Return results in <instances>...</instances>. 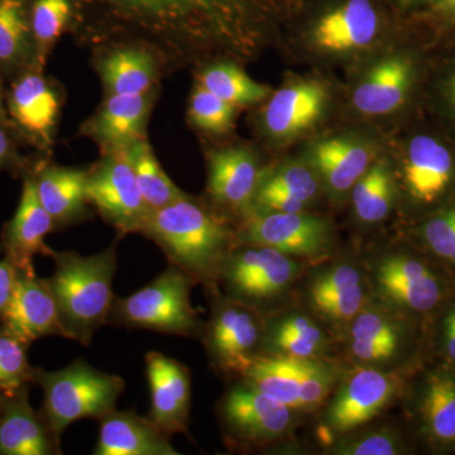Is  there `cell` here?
I'll return each instance as SVG.
<instances>
[{"instance_id":"1","label":"cell","mask_w":455,"mask_h":455,"mask_svg":"<svg viewBox=\"0 0 455 455\" xmlns=\"http://www.w3.org/2000/svg\"><path fill=\"white\" fill-rule=\"evenodd\" d=\"M161 38L172 55L250 60L286 20L281 0H104Z\"/></svg>"},{"instance_id":"2","label":"cell","mask_w":455,"mask_h":455,"mask_svg":"<svg viewBox=\"0 0 455 455\" xmlns=\"http://www.w3.org/2000/svg\"><path fill=\"white\" fill-rule=\"evenodd\" d=\"M390 0H316L287 29L293 53L347 71L400 40Z\"/></svg>"},{"instance_id":"3","label":"cell","mask_w":455,"mask_h":455,"mask_svg":"<svg viewBox=\"0 0 455 455\" xmlns=\"http://www.w3.org/2000/svg\"><path fill=\"white\" fill-rule=\"evenodd\" d=\"M175 266L212 295L220 289L224 263L239 243L236 229L218 212L185 196L152 212L140 230Z\"/></svg>"},{"instance_id":"4","label":"cell","mask_w":455,"mask_h":455,"mask_svg":"<svg viewBox=\"0 0 455 455\" xmlns=\"http://www.w3.org/2000/svg\"><path fill=\"white\" fill-rule=\"evenodd\" d=\"M51 259L55 271L46 281L55 298L66 339L89 346L99 329L109 324L116 299V244L92 256L53 251Z\"/></svg>"},{"instance_id":"5","label":"cell","mask_w":455,"mask_h":455,"mask_svg":"<svg viewBox=\"0 0 455 455\" xmlns=\"http://www.w3.org/2000/svg\"><path fill=\"white\" fill-rule=\"evenodd\" d=\"M347 107L355 118L387 121L405 113L425 79L423 56L400 40L348 71Z\"/></svg>"},{"instance_id":"6","label":"cell","mask_w":455,"mask_h":455,"mask_svg":"<svg viewBox=\"0 0 455 455\" xmlns=\"http://www.w3.org/2000/svg\"><path fill=\"white\" fill-rule=\"evenodd\" d=\"M398 204L415 211L435 208L455 188V143L439 132L411 131L388 145Z\"/></svg>"},{"instance_id":"7","label":"cell","mask_w":455,"mask_h":455,"mask_svg":"<svg viewBox=\"0 0 455 455\" xmlns=\"http://www.w3.org/2000/svg\"><path fill=\"white\" fill-rule=\"evenodd\" d=\"M33 382L44 390L42 416L59 439L68 425L100 420L116 410L125 386L122 377L99 371L83 358L53 372L35 368Z\"/></svg>"},{"instance_id":"8","label":"cell","mask_w":455,"mask_h":455,"mask_svg":"<svg viewBox=\"0 0 455 455\" xmlns=\"http://www.w3.org/2000/svg\"><path fill=\"white\" fill-rule=\"evenodd\" d=\"M196 281L170 265L163 274L127 298L114 299L109 324L158 333L197 337L204 323L191 304Z\"/></svg>"},{"instance_id":"9","label":"cell","mask_w":455,"mask_h":455,"mask_svg":"<svg viewBox=\"0 0 455 455\" xmlns=\"http://www.w3.org/2000/svg\"><path fill=\"white\" fill-rule=\"evenodd\" d=\"M334 84L319 75H293L272 90L259 112V130L274 147L310 139L334 112Z\"/></svg>"},{"instance_id":"10","label":"cell","mask_w":455,"mask_h":455,"mask_svg":"<svg viewBox=\"0 0 455 455\" xmlns=\"http://www.w3.org/2000/svg\"><path fill=\"white\" fill-rule=\"evenodd\" d=\"M355 366L340 374L324 403L322 436H328V445L379 418L403 391V377L398 371Z\"/></svg>"},{"instance_id":"11","label":"cell","mask_w":455,"mask_h":455,"mask_svg":"<svg viewBox=\"0 0 455 455\" xmlns=\"http://www.w3.org/2000/svg\"><path fill=\"white\" fill-rule=\"evenodd\" d=\"M339 368L326 359L259 355L239 379L299 414L322 409L339 381Z\"/></svg>"},{"instance_id":"12","label":"cell","mask_w":455,"mask_h":455,"mask_svg":"<svg viewBox=\"0 0 455 455\" xmlns=\"http://www.w3.org/2000/svg\"><path fill=\"white\" fill-rule=\"evenodd\" d=\"M302 267V259L274 248L238 243L224 263L220 286L229 298L262 311L289 292Z\"/></svg>"},{"instance_id":"13","label":"cell","mask_w":455,"mask_h":455,"mask_svg":"<svg viewBox=\"0 0 455 455\" xmlns=\"http://www.w3.org/2000/svg\"><path fill=\"white\" fill-rule=\"evenodd\" d=\"M386 142L373 132L346 130L314 134L301 157L315 170L324 196L331 203L349 199L358 180L385 152Z\"/></svg>"},{"instance_id":"14","label":"cell","mask_w":455,"mask_h":455,"mask_svg":"<svg viewBox=\"0 0 455 455\" xmlns=\"http://www.w3.org/2000/svg\"><path fill=\"white\" fill-rule=\"evenodd\" d=\"M228 388L218 405L224 435L239 448L265 447L289 436L299 412L243 379Z\"/></svg>"},{"instance_id":"15","label":"cell","mask_w":455,"mask_h":455,"mask_svg":"<svg viewBox=\"0 0 455 455\" xmlns=\"http://www.w3.org/2000/svg\"><path fill=\"white\" fill-rule=\"evenodd\" d=\"M211 320L204 324L203 340L212 366L241 377L260 355L266 316L262 311L214 293Z\"/></svg>"},{"instance_id":"16","label":"cell","mask_w":455,"mask_h":455,"mask_svg":"<svg viewBox=\"0 0 455 455\" xmlns=\"http://www.w3.org/2000/svg\"><path fill=\"white\" fill-rule=\"evenodd\" d=\"M371 296L397 313L423 314L435 309L444 296L433 269L411 254L385 251L368 263Z\"/></svg>"},{"instance_id":"17","label":"cell","mask_w":455,"mask_h":455,"mask_svg":"<svg viewBox=\"0 0 455 455\" xmlns=\"http://www.w3.org/2000/svg\"><path fill=\"white\" fill-rule=\"evenodd\" d=\"M239 243L266 245L299 259H324L333 250L334 227L310 211H251L236 229Z\"/></svg>"},{"instance_id":"18","label":"cell","mask_w":455,"mask_h":455,"mask_svg":"<svg viewBox=\"0 0 455 455\" xmlns=\"http://www.w3.org/2000/svg\"><path fill=\"white\" fill-rule=\"evenodd\" d=\"M86 194L89 203L121 235L140 233L152 212L140 194L128 148L109 151L97 169L88 172Z\"/></svg>"},{"instance_id":"19","label":"cell","mask_w":455,"mask_h":455,"mask_svg":"<svg viewBox=\"0 0 455 455\" xmlns=\"http://www.w3.org/2000/svg\"><path fill=\"white\" fill-rule=\"evenodd\" d=\"M370 298L366 272L344 259L317 268L305 287V301L310 313L338 334L346 331Z\"/></svg>"},{"instance_id":"20","label":"cell","mask_w":455,"mask_h":455,"mask_svg":"<svg viewBox=\"0 0 455 455\" xmlns=\"http://www.w3.org/2000/svg\"><path fill=\"white\" fill-rule=\"evenodd\" d=\"M400 313L371 296L347 326V349L359 366L390 368L405 349L406 331Z\"/></svg>"},{"instance_id":"21","label":"cell","mask_w":455,"mask_h":455,"mask_svg":"<svg viewBox=\"0 0 455 455\" xmlns=\"http://www.w3.org/2000/svg\"><path fill=\"white\" fill-rule=\"evenodd\" d=\"M0 320L3 328L27 346L51 335L66 338L53 293L35 268L17 269L13 292Z\"/></svg>"},{"instance_id":"22","label":"cell","mask_w":455,"mask_h":455,"mask_svg":"<svg viewBox=\"0 0 455 455\" xmlns=\"http://www.w3.org/2000/svg\"><path fill=\"white\" fill-rule=\"evenodd\" d=\"M146 372L151 390L149 420L170 436L188 433L191 410L188 368L163 353L148 352Z\"/></svg>"},{"instance_id":"23","label":"cell","mask_w":455,"mask_h":455,"mask_svg":"<svg viewBox=\"0 0 455 455\" xmlns=\"http://www.w3.org/2000/svg\"><path fill=\"white\" fill-rule=\"evenodd\" d=\"M265 171L257 156L245 147L215 149L208 158L209 196L221 208L243 218L252 211Z\"/></svg>"},{"instance_id":"24","label":"cell","mask_w":455,"mask_h":455,"mask_svg":"<svg viewBox=\"0 0 455 455\" xmlns=\"http://www.w3.org/2000/svg\"><path fill=\"white\" fill-rule=\"evenodd\" d=\"M331 337L310 311L290 309L266 317L260 355L296 359H324Z\"/></svg>"},{"instance_id":"25","label":"cell","mask_w":455,"mask_h":455,"mask_svg":"<svg viewBox=\"0 0 455 455\" xmlns=\"http://www.w3.org/2000/svg\"><path fill=\"white\" fill-rule=\"evenodd\" d=\"M53 228L55 221L38 199L35 180L26 179L16 214L9 221L3 239L5 259L16 269L35 268L33 257L37 254L51 259L53 250L46 244L44 238Z\"/></svg>"},{"instance_id":"26","label":"cell","mask_w":455,"mask_h":455,"mask_svg":"<svg viewBox=\"0 0 455 455\" xmlns=\"http://www.w3.org/2000/svg\"><path fill=\"white\" fill-rule=\"evenodd\" d=\"M59 438L51 431L42 414L33 410L27 386L7 394L0 416V454H59Z\"/></svg>"},{"instance_id":"27","label":"cell","mask_w":455,"mask_h":455,"mask_svg":"<svg viewBox=\"0 0 455 455\" xmlns=\"http://www.w3.org/2000/svg\"><path fill=\"white\" fill-rule=\"evenodd\" d=\"M95 455H179L164 433L148 418L134 411L112 412L99 420Z\"/></svg>"},{"instance_id":"28","label":"cell","mask_w":455,"mask_h":455,"mask_svg":"<svg viewBox=\"0 0 455 455\" xmlns=\"http://www.w3.org/2000/svg\"><path fill=\"white\" fill-rule=\"evenodd\" d=\"M148 112L147 94H110L90 123V132L108 151L127 149L143 140Z\"/></svg>"},{"instance_id":"29","label":"cell","mask_w":455,"mask_h":455,"mask_svg":"<svg viewBox=\"0 0 455 455\" xmlns=\"http://www.w3.org/2000/svg\"><path fill=\"white\" fill-rule=\"evenodd\" d=\"M418 412L421 427L435 444H455V374L431 371L419 388Z\"/></svg>"},{"instance_id":"30","label":"cell","mask_w":455,"mask_h":455,"mask_svg":"<svg viewBox=\"0 0 455 455\" xmlns=\"http://www.w3.org/2000/svg\"><path fill=\"white\" fill-rule=\"evenodd\" d=\"M86 181V171L65 167H50L35 180L38 199L52 217L55 227L84 217L89 203Z\"/></svg>"},{"instance_id":"31","label":"cell","mask_w":455,"mask_h":455,"mask_svg":"<svg viewBox=\"0 0 455 455\" xmlns=\"http://www.w3.org/2000/svg\"><path fill=\"white\" fill-rule=\"evenodd\" d=\"M348 200L355 220L364 226H376L390 217L398 205V194L394 167L386 149L353 187Z\"/></svg>"},{"instance_id":"32","label":"cell","mask_w":455,"mask_h":455,"mask_svg":"<svg viewBox=\"0 0 455 455\" xmlns=\"http://www.w3.org/2000/svg\"><path fill=\"white\" fill-rule=\"evenodd\" d=\"M12 116L27 132L50 140L59 114V100L41 75H26L12 90Z\"/></svg>"},{"instance_id":"33","label":"cell","mask_w":455,"mask_h":455,"mask_svg":"<svg viewBox=\"0 0 455 455\" xmlns=\"http://www.w3.org/2000/svg\"><path fill=\"white\" fill-rule=\"evenodd\" d=\"M101 77L110 94H147L155 82V59L142 49H119L101 62Z\"/></svg>"},{"instance_id":"34","label":"cell","mask_w":455,"mask_h":455,"mask_svg":"<svg viewBox=\"0 0 455 455\" xmlns=\"http://www.w3.org/2000/svg\"><path fill=\"white\" fill-rule=\"evenodd\" d=\"M199 85L235 108L263 103L272 92L269 86L253 80L232 60L206 66L199 75Z\"/></svg>"},{"instance_id":"35","label":"cell","mask_w":455,"mask_h":455,"mask_svg":"<svg viewBox=\"0 0 455 455\" xmlns=\"http://www.w3.org/2000/svg\"><path fill=\"white\" fill-rule=\"evenodd\" d=\"M128 154L140 194L149 211H157L187 196L164 172L145 139L133 143L128 148Z\"/></svg>"},{"instance_id":"36","label":"cell","mask_w":455,"mask_h":455,"mask_svg":"<svg viewBox=\"0 0 455 455\" xmlns=\"http://www.w3.org/2000/svg\"><path fill=\"white\" fill-rule=\"evenodd\" d=\"M259 187L276 188L299 197L311 206L324 196L322 182L313 166L304 158H291L265 171Z\"/></svg>"},{"instance_id":"37","label":"cell","mask_w":455,"mask_h":455,"mask_svg":"<svg viewBox=\"0 0 455 455\" xmlns=\"http://www.w3.org/2000/svg\"><path fill=\"white\" fill-rule=\"evenodd\" d=\"M29 53V27L22 0H0V62L18 64Z\"/></svg>"},{"instance_id":"38","label":"cell","mask_w":455,"mask_h":455,"mask_svg":"<svg viewBox=\"0 0 455 455\" xmlns=\"http://www.w3.org/2000/svg\"><path fill=\"white\" fill-rule=\"evenodd\" d=\"M335 455H397L405 451L403 439L390 427L357 429L329 445Z\"/></svg>"},{"instance_id":"39","label":"cell","mask_w":455,"mask_h":455,"mask_svg":"<svg viewBox=\"0 0 455 455\" xmlns=\"http://www.w3.org/2000/svg\"><path fill=\"white\" fill-rule=\"evenodd\" d=\"M236 108L221 100L202 85L194 90L188 106V118L196 128L208 133L224 134L235 125Z\"/></svg>"},{"instance_id":"40","label":"cell","mask_w":455,"mask_h":455,"mask_svg":"<svg viewBox=\"0 0 455 455\" xmlns=\"http://www.w3.org/2000/svg\"><path fill=\"white\" fill-rule=\"evenodd\" d=\"M28 346L0 328V392H12L33 382V368L27 358Z\"/></svg>"},{"instance_id":"41","label":"cell","mask_w":455,"mask_h":455,"mask_svg":"<svg viewBox=\"0 0 455 455\" xmlns=\"http://www.w3.org/2000/svg\"><path fill=\"white\" fill-rule=\"evenodd\" d=\"M70 14V0H36L32 9V33L41 59L64 32Z\"/></svg>"},{"instance_id":"42","label":"cell","mask_w":455,"mask_h":455,"mask_svg":"<svg viewBox=\"0 0 455 455\" xmlns=\"http://www.w3.org/2000/svg\"><path fill=\"white\" fill-rule=\"evenodd\" d=\"M420 236L435 256L455 263V204L440 209L424 221Z\"/></svg>"},{"instance_id":"43","label":"cell","mask_w":455,"mask_h":455,"mask_svg":"<svg viewBox=\"0 0 455 455\" xmlns=\"http://www.w3.org/2000/svg\"><path fill=\"white\" fill-rule=\"evenodd\" d=\"M431 98L436 112L455 131V61L434 77Z\"/></svg>"},{"instance_id":"44","label":"cell","mask_w":455,"mask_h":455,"mask_svg":"<svg viewBox=\"0 0 455 455\" xmlns=\"http://www.w3.org/2000/svg\"><path fill=\"white\" fill-rule=\"evenodd\" d=\"M412 20L434 33H445L455 28V0H436L411 14Z\"/></svg>"},{"instance_id":"45","label":"cell","mask_w":455,"mask_h":455,"mask_svg":"<svg viewBox=\"0 0 455 455\" xmlns=\"http://www.w3.org/2000/svg\"><path fill=\"white\" fill-rule=\"evenodd\" d=\"M16 276V267L7 259L0 260V315L11 300Z\"/></svg>"},{"instance_id":"46","label":"cell","mask_w":455,"mask_h":455,"mask_svg":"<svg viewBox=\"0 0 455 455\" xmlns=\"http://www.w3.org/2000/svg\"><path fill=\"white\" fill-rule=\"evenodd\" d=\"M443 343L448 357L455 362V305L448 311L443 324Z\"/></svg>"},{"instance_id":"47","label":"cell","mask_w":455,"mask_h":455,"mask_svg":"<svg viewBox=\"0 0 455 455\" xmlns=\"http://www.w3.org/2000/svg\"><path fill=\"white\" fill-rule=\"evenodd\" d=\"M435 2L436 0H390L392 7L397 13L411 14Z\"/></svg>"},{"instance_id":"48","label":"cell","mask_w":455,"mask_h":455,"mask_svg":"<svg viewBox=\"0 0 455 455\" xmlns=\"http://www.w3.org/2000/svg\"><path fill=\"white\" fill-rule=\"evenodd\" d=\"M9 140L7 136H5L4 132H3L2 128H0V163L5 160L9 155Z\"/></svg>"},{"instance_id":"49","label":"cell","mask_w":455,"mask_h":455,"mask_svg":"<svg viewBox=\"0 0 455 455\" xmlns=\"http://www.w3.org/2000/svg\"><path fill=\"white\" fill-rule=\"evenodd\" d=\"M5 396H7V394H4V392H0V416H2L3 410H4Z\"/></svg>"},{"instance_id":"50","label":"cell","mask_w":455,"mask_h":455,"mask_svg":"<svg viewBox=\"0 0 455 455\" xmlns=\"http://www.w3.org/2000/svg\"><path fill=\"white\" fill-rule=\"evenodd\" d=\"M0 114H2V95H0Z\"/></svg>"}]
</instances>
